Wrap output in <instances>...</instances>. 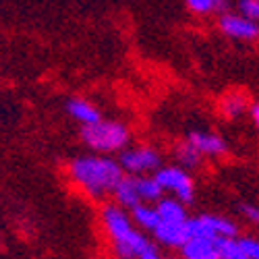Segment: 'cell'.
Returning <instances> with one entry per match:
<instances>
[{
  "mask_svg": "<svg viewBox=\"0 0 259 259\" xmlns=\"http://www.w3.org/2000/svg\"><path fill=\"white\" fill-rule=\"evenodd\" d=\"M71 172L73 179L92 195L114 191L122 179V168L110 158H77Z\"/></svg>",
  "mask_w": 259,
  "mask_h": 259,
  "instance_id": "cell-1",
  "label": "cell"
},
{
  "mask_svg": "<svg viewBox=\"0 0 259 259\" xmlns=\"http://www.w3.org/2000/svg\"><path fill=\"white\" fill-rule=\"evenodd\" d=\"M104 222L106 228L110 232L116 253L120 259H139L141 253L149 247V241L141 232H137L131 224V220L126 218V213L116 207V205H108L104 209Z\"/></svg>",
  "mask_w": 259,
  "mask_h": 259,
  "instance_id": "cell-2",
  "label": "cell"
},
{
  "mask_svg": "<svg viewBox=\"0 0 259 259\" xmlns=\"http://www.w3.org/2000/svg\"><path fill=\"white\" fill-rule=\"evenodd\" d=\"M81 137L92 149H96V152H116V149H122L126 145L128 131L120 122L100 120L96 124L83 126Z\"/></svg>",
  "mask_w": 259,
  "mask_h": 259,
  "instance_id": "cell-3",
  "label": "cell"
},
{
  "mask_svg": "<svg viewBox=\"0 0 259 259\" xmlns=\"http://www.w3.org/2000/svg\"><path fill=\"white\" fill-rule=\"evenodd\" d=\"M158 185L162 187V191H172L177 193V197L185 203H189L193 199V181L189 179V175L181 168H162L156 175Z\"/></svg>",
  "mask_w": 259,
  "mask_h": 259,
  "instance_id": "cell-4",
  "label": "cell"
},
{
  "mask_svg": "<svg viewBox=\"0 0 259 259\" xmlns=\"http://www.w3.org/2000/svg\"><path fill=\"white\" fill-rule=\"evenodd\" d=\"M158 164H160V156L154 152V149H147V147L126 149V152H122V156L118 160V166L128 170V172H133V175L154 170V168H158Z\"/></svg>",
  "mask_w": 259,
  "mask_h": 259,
  "instance_id": "cell-5",
  "label": "cell"
},
{
  "mask_svg": "<svg viewBox=\"0 0 259 259\" xmlns=\"http://www.w3.org/2000/svg\"><path fill=\"white\" fill-rule=\"evenodd\" d=\"M220 29L236 39H253L259 35V27L253 21L245 19L243 15H224L220 19Z\"/></svg>",
  "mask_w": 259,
  "mask_h": 259,
  "instance_id": "cell-6",
  "label": "cell"
},
{
  "mask_svg": "<svg viewBox=\"0 0 259 259\" xmlns=\"http://www.w3.org/2000/svg\"><path fill=\"white\" fill-rule=\"evenodd\" d=\"M189 145H193L199 152V156H218L226 152V143L224 139H220L218 135H211V133H199V131H193L189 133Z\"/></svg>",
  "mask_w": 259,
  "mask_h": 259,
  "instance_id": "cell-7",
  "label": "cell"
},
{
  "mask_svg": "<svg viewBox=\"0 0 259 259\" xmlns=\"http://www.w3.org/2000/svg\"><path fill=\"white\" fill-rule=\"evenodd\" d=\"M185 224H164L162 222L154 232L158 236V241H162L164 245H168V247H183L189 241Z\"/></svg>",
  "mask_w": 259,
  "mask_h": 259,
  "instance_id": "cell-8",
  "label": "cell"
},
{
  "mask_svg": "<svg viewBox=\"0 0 259 259\" xmlns=\"http://www.w3.org/2000/svg\"><path fill=\"white\" fill-rule=\"evenodd\" d=\"M156 211H158L160 220H162L164 224H185V222L189 220L183 203L177 201V199H160Z\"/></svg>",
  "mask_w": 259,
  "mask_h": 259,
  "instance_id": "cell-9",
  "label": "cell"
},
{
  "mask_svg": "<svg viewBox=\"0 0 259 259\" xmlns=\"http://www.w3.org/2000/svg\"><path fill=\"white\" fill-rule=\"evenodd\" d=\"M67 110L73 118L81 120L85 126H90V124H96L100 122V112H98V108H94L90 102H83V100H71L67 104Z\"/></svg>",
  "mask_w": 259,
  "mask_h": 259,
  "instance_id": "cell-10",
  "label": "cell"
},
{
  "mask_svg": "<svg viewBox=\"0 0 259 259\" xmlns=\"http://www.w3.org/2000/svg\"><path fill=\"white\" fill-rule=\"evenodd\" d=\"M185 259H220L215 253V243L211 241H187L183 245Z\"/></svg>",
  "mask_w": 259,
  "mask_h": 259,
  "instance_id": "cell-11",
  "label": "cell"
},
{
  "mask_svg": "<svg viewBox=\"0 0 259 259\" xmlns=\"http://www.w3.org/2000/svg\"><path fill=\"white\" fill-rule=\"evenodd\" d=\"M201 222L209 228V232L215 236V239H234L236 234V226L226 220V218H220V215H201Z\"/></svg>",
  "mask_w": 259,
  "mask_h": 259,
  "instance_id": "cell-12",
  "label": "cell"
},
{
  "mask_svg": "<svg viewBox=\"0 0 259 259\" xmlns=\"http://www.w3.org/2000/svg\"><path fill=\"white\" fill-rule=\"evenodd\" d=\"M114 193H116V199H118V203L122 205V207H131V209H135L137 205H141L139 201V195H137V189H135V179H120V183L116 185V189H114Z\"/></svg>",
  "mask_w": 259,
  "mask_h": 259,
  "instance_id": "cell-13",
  "label": "cell"
},
{
  "mask_svg": "<svg viewBox=\"0 0 259 259\" xmlns=\"http://www.w3.org/2000/svg\"><path fill=\"white\" fill-rule=\"evenodd\" d=\"M215 253L220 259H249L241 247V241L234 239H218L215 241Z\"/></svg>",
  "mask_w": 259,
  "mask_h": 259,
  "instance_id": "cell-14",
  "label": "cell"
},
{
  "mask_svg": "<svg viewBox=\"0 0 259 259\" xmlns=\"http://www.w3.org/2000/svg\"><path fill=\"white\" fill-rule=\"evenodd\" d=\"M133 218H135V222H137L139 226L152 230V232L162 224L158 211H156L154 207H147V205H137V207L133 209Z\"/></svg>",
  "mask_w": 259,
  "mask_h": 259,
  "instance_id": "cell-15",
  "label": "cell"
},
{
  "mask_svg": "<svg viewBox=\"0 0 259 259\" xmlns=\"http://www.w3.org/2000/svg\"><path fill=\"white\" fill-rule=\"evenodd\" d=\"M135 189H137L139 199L156 201L162 197V187L158 185L156 179H135Z\"/></svg>",
  "mask_w": 259,
  "mask_h": 259,
  "instance_id": "cell-16",
  "label": "cell"
},
{
  "mask_svg": "<svg viewBox=\"0 0 259 259\" xmlns=\"http://www.w3.org/2000/svg\"><path fill=\"white\" fill-rule=\"evenodd\" d=\"M230 3H222V0H189L187 9L197 13V15H209L213 11H226Z\"/></svg>",
  "mask_w": 259,
  "mask_h": 259,
  "instance_id": "cell-17",
  "label": "cell"
},
{
  "mask_svg": "<svg viewBox=\"0 0 259 259\" xmlns=\"http://www.w3.org/2000/svg\"><path fill=\"white\" fill-rule=\"evenodd\" d=\"M177 156H179V160H181V164H185V166H197V162H199V152L193 145H189V143H183V145H179V149H177Z\"/></svg>",
  "mask_w": 259,
  "mask_h": 259,
  "instance_id": "cell-18",
  "label": "cell"
},
{
  "mask_svg": "<svg viewBox=\"0 0 259 259\" xmlns=\"http://www.w3.org/2000/svg\"><path fill=\"white\" fill-rule=\"evenodd\" d=\"M226 116H239L245 110V98L243 96H228L222 104Z\"/></svg>",
  "mask_w": 259,
  "mask_h": 259,
  "instance_id": "cell-19",
  "label": "cell"
},
{
  "mask_svg": "<svg viewBox=\"0 0 259 259\" xmlns=\"http://www.w3.org/2000/svg\"><path fill=\"white\" fill-rule=\"evenodd\" d=\"M239 11L243 13L245 19H249L255 23V21H259V0H241Z\"/></svg>",
  "mask_w": 259,
  "mask_h": 259,
  "instance_id": "cell-20",
  "label": "cell"
},
{
  "mask_svg": "<svg viewBox=\"0 0 259 259\" xmlns=\"http://www.w3.org/2000/svg\"><path fill=\"white\" fill-rule=\"evenodd\" d=\"M241 247H243V251L247 253L249 259H259V241L243 239V241H241Z\"/></svg>",
  "mask_w": 259,
  "mask_h": 259,
  "instance_id": "cell-21",
  "label": "cell"
},
{
  "mask_svg": "<svg viewBox=\"0 0 259 259\" xmlns=\"http://www.w3.org/2000/svg\"><path fill=\"white\" fill-rule=\"evenodd\" d=\"M243 213L247 215V218H249L253 224L259 226V207H255V205H243Z\"/></svg>",
  "mask_w": 259,
  "mask_h": 259,
  "instance_id": "cell-22",
  "label": "cell"
},
{
  "mask_svg": "<svg viewBox=\"0 0 259 259\" xmlns=\"http://www.w3.org/2000/svg\"><path fill=\"white\" fill-rule=\"evenodd\" d=\"M139 259H162V257L158 255V251H156V247H154V245H149V247L141 253V257H139Z\"/></svg>",
  "mask_w": 259,
  "mask_h": 259,
  "instance_id": "cell-23",
  "label": "cell"
},
{
  "mask_svg": "<svg viewBox=\"0 0 259 259\" xmlns=\"http://www.w3.org/2000/svg\"><path fill=\"white\" fill-rule=\"evenodd\" d=\"M251 116H253V120H255V124H257V128H259V104H255V106L251 108Z\"/></svg>",
  "mask_w": 259,
  "mask_h": 259,
  "instance_id": "cell-24",
  "label": "cell"
}]
</instances>
